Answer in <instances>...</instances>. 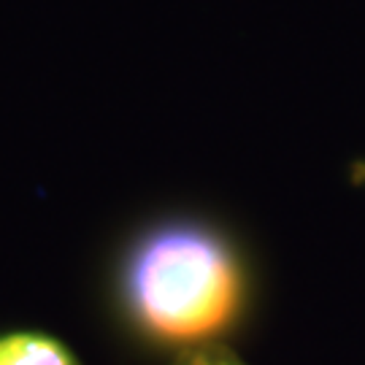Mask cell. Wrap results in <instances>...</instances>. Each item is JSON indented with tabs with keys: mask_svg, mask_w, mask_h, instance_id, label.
Segmentation results:
<instances>
[{
	"mask_svg": "<svg viewBox=\"0 0 365 365\" xmlns=\"http://www.w3.org/2000/svg\"><path fill=\"white\" fill-rule=\"evenodd\" d=\"M125 295L146 333L195 344L222 333L241 312L244 274L222 235L200 225H168L130 252Z\"/></svg>",
	"mask_w": 365,
	"mask_h": 365,
	"instance_id": "6da1fadb",
	"label": "cell"
},
{
	"mask_svg": "<svg viewBox=\"0 0 365 365\" xmlns=\"http://www.w3.org/2000/svg\"><path fill=\"white\" fill-rule=\"evenodd\" d=\"M0 365H78V360L43 333H11L0 336Z\"/></svg>",
	"mask_w": 365,
	"mask_h": 365,
	"instance_id": "7a4b0ae2",
	"label": "cell"
},
{
	"mask_svg": "<svg viewBox=\"0 0 365 365\" xmlns=\"http://www.w3.org/2000/svg\"><path fill=\"white\" fill-rule=\"evenodd\" d=\"M184 365H244V363H238V360L230 357L227 352H203V354L190 357Z\"/></svg>",
	"mask_w": 365,
	"mask_h": 365,
	"instance_id": "3957f363",
	"label": "cell"
}]
</instances>
